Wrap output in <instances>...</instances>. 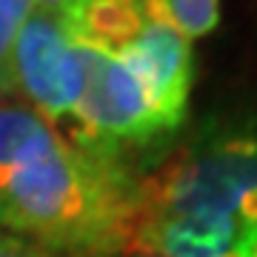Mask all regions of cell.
I'll return each mask as SVG.
<instances>
[{"instance_id":"1","label":"cell","mask_w":257,"mask_h":257,"mask_svg":"<svg viewBox=\"0 0 257 257\" xmlns=\"http://www.w3.org/2000/svg\"><path fill=\"white\" fill-rule=\"evenodd\" d=\"M140 172L123 155L55 135L0 183V229L57 257H120L132 248Z\"/></svg>"},{"instance_id":"2","label":"cell","mask_w":257,"mask_h":257,"mask_svg":"<svg viewBox=\"0 0 257 257\" xmlns=\"http://www.w3.org/2000/svg\"><path fill=\"white\" fill-rule=\"evenodd\" d=\"M251 189H257V128L214 123L140 177L138 220L194 217L229 223L246 234L240 203Z\"/></svg>"},{"instance_id":"3","label":"cell","mask_w":257,"mask_h":257,"mask_svg":"<svg viewBox=\"0 0 257 257\" xmlns=\"http://www.w3.org/2000/svg\"><path fill=\"white\" fill-rule=\"evenodd\" d=\"M77 57L83 89L69 117V143L128 157L132 149L152 146L172 135V128L149 103L138 74L120 57L89 46H77Z\"/></svg>"},{"instance_id":"4","label":"cell","mask_w":257,"mask_h":257,"mask_svg":"<svg viewBox=\"0 0 257 257\" xmlns=\"http://www.w3.org/2000/svg\"><path fill=\"white\" fill-rule=\"evenodd\" d=\"M12 86L49 126L57 128L60 120L72 117L80 100L83 69L57 12L35 9L23 26L12 55Z\"/></svg>"},{"instance_id":"5","label":"cell","mask_w":257,"mask_h":257,"mask_svg":"<svg viewBox=\"0 0 257 257\" xmlns=\"http://www.w3.org/2000/svg\"><path fill=\"white\" fill-rule=\"evenodd\" d=\"M120 60L138 74L149 103L163 117V123L177 132L189 111V94L194 83L192 43L172 29L146 23V29L128 43Z\"/></svg>"},{"instance_id":"6","label":"cell","mask_w":257,"mask_h":257,"mask_svg":"<svg viewBox=\"0 0 257 257\" xmlns=\"http://www.w3.org/2000/svg\"><path fill=\"white\" fill-rule=\"evenodd\" d=\"M57 18L77 46L111 57L123 55L149 23L140 0H66Z\"/></svg>"},{"instance_id":"7","label":"cell","mask_w":257,"mask_h":257,"mask_svg":"<svg viewBox=\"0 0 257 257\" xmlns=\"http://www.w3.org/2000/svg\"><path fill=\"white\" fill-rule=\"evenodd\" d=\"M52 135L55 126H49L32 106L0 100V183L15 175Z\"/></svg>"},{"instance_id":"8","label":"cell","mask_w":257,"mask_h":257,"mask_svg":"<svg viewBox=\"0 0 257 257\" xmlns=\"http://www.w3.org/2000/svg\"><path fill=\"white\" fill-rule=\"evenodd\" d=\"M149 23L166 26L189 43L211 35L220 23V0H140Z\"/></svg>"},{"instance_id":"9","label":"cell","mask_w":257,"mask_h":257,"mask_svg":"<svg viewBox=\"0 0 257 257\" xmlns=\"http://www.w3.org/2000/svg\"><path fill=\"white\" fill-rule=\"evenodd\" d=\"M35 0H0V100L15 97L12 86V55L23 26L35 15Z\"/></svg>"},{"instance_id":"10","label":"cell","mask_w":257,"mask_h":257,"mask_svg":"<svg viewBox=\"0 0 257 257\" xmlns=\"http://www.w3.org/2000/svg\"><path fill=\"white\" fill-rule=\"evenodd\" d=\"M0 257H57V254L40 248L37 243L20 237V234H12V231L0 229Z\"/></svg>"},{"instance_id":"11","label":"cell","mask_w":257,"mask_h":257,"mask_svg":"<svg viewBox=\"0 0 257 257\" xmlns=\"http://www.w3.org/2000/svg\"><path fill=\"white\" fill-rule=\"evenodd\" d=\"M234 254H240V257H257V237H251L246 246H240Z\"/></svg>"},{"instance_id":"12","label":"cell","mask_w":257,"mask_h":257,"mask_svg":"<svg viewBox=\"0 0 257 257\" xmlns=\"http://www.w3.org/2000/svg\"><path fill=\"white\" fill-rule=\"evenodd\" d=\"M63 3L66 0H35V6L37 9H43V12H57Z\"/></svg>"},{"instance_id":"13","label":"cell","mask_w":257,"mask_h":257,"mask_svg":"<svg viewBox=\"0 0 257 257\" xmlns=\"http://www.w3.org/2000/svg\"><path fill=\"white\" fill-rule=\"evenodd\" d=\"M120 257H157V254H146V251H126V254Z\"/></svg>"}]
</instances>
